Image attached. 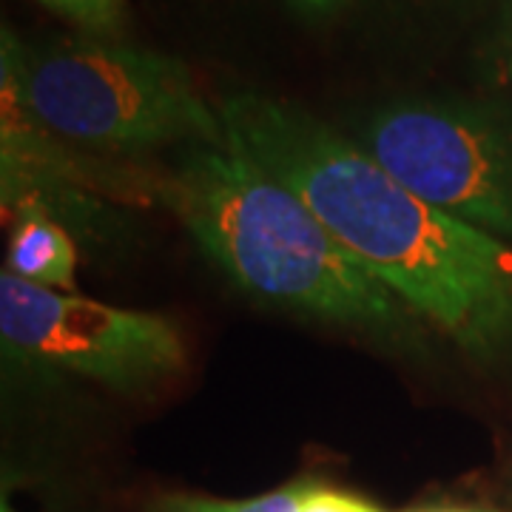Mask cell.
<instances>
[{"instance_id": "52a82bcc", "label": "cell", "mask_w": 512, "mask_h": 512, "mask_svg": "<svg viewBox=\"0 0 512 512\" xmlns=\"http://www.w3.org/2000/svg\"><path fill=\"white\" fill-rule=\"evenodd\" d=\"M308 481L291 487H279L274 493L225 501V498H202V495H165L157 501V512H299L302 493Z\"/></svg>"}, {"instance_id": "8992f818", "label": "cell", "mask_w": 512, "mask_h": 512, "mask_svg": "<svg viewBox=\"0 0 512 512\" xmlns=\"http://www.w3.org/2000/svg\"><path fill=\"white\" fill-rule=\"evenodd\" d=\"M74 251L72 237L63 231V225L49 217V208L37 200H26L18 205V222L9 242V268L20 279L63 291L74 285Z\"/></svg>"}, {"instance_id": "277c9868", "label": "cell", "mask_w": 512, "mask_h": 512, "mask_svg": "<svg viewBox=\"0 0 512 512\" xmlns=\"http://www.w3.org/2000/svg\"><path fill=\"white\" fill-rule=\"evenodd\" d=\"M421 200L498 239H512V123L464 100H396L356 140Z\"/></svg>"}, {"instance_id": "6da1fadb", "label": "cell", "mask_w": 512, "mask_h": 512, "mask_svg": "<svg viewBox=\"0 0 512 512\" xmlns=\"http://www.w3.org/2000/svg\"><path fill=\"white\" fill-rule=\"evenodd\" d=\"M228 140L296 191L339 245L476 359L512 345V248L424 202L365 148L268 94L220 103Z\"/></svg>"}, {"instance_id": "5b68a950", "label": "cell", "mask_w": 512, "mask_h": 512, "mask_svg": "<svg viewBox=\"0 0 512 512\" xmlns=\"http://www.w3.org/2000/svg\"><path fill=\"white\" fill-rule=\"evenodd\" d=\"M0 330L18 350L120 390L163 382L185 367L183 336L160 313L40 288L12 271L0 274Z\"/></svg>"}, {"instance_id": "7c38bea8", "label": "cell", "mask_w": 512, "mask_h": 512, "mask_svg": "<svg viewBox=\"0 0 512 512\" xmlns=\"http://www.w3.org/2000/svg\"><path fill=\"white\" fill-rule=\"evenodd\" d=\"M421 512H481V510H421Z\"/></svg>"}, {"instance_id": "30bf717a", "label": "cell", "mask_w": 512, "mask_h": 512, "mask_svg": "<svg viewBox=\"0 0 512 512\" xmlns=\"http://www.w3.org/2000/svg\"><path fill=\"white\" fill-rule=\"evenodd\" d=\"M296 3H302V6H308V9H330L336 0H296Z\"/></svg>"}, {"instance_id": "9c48e42d", "label": "cell", "mask_w": 512, "mask_h": 512, "mask_svg": "<svg viewBox=\"0 0 512 512\" xmlns=\"http://www.w3.org/2000/svg\"><path fill=\"white\" fill-rule=\"evenodd\" d=\"M299 512H382L376 504H370L359 495L345 493V490H333L325 484H305V493H302V504Z\"/></svg>"}, {"instance_id": "7a4b0ae2", "label": "cell", "mask_w": 512, "mask_h": 512, "mask_svg": "<svg viewBox=\"0 0 512 512\" xmlns=\"http://www.w3.org/2000/svg\"><path fill=\"white\" fill-rule=\"evenodd\" d=\"M163 197L211 262L256 299L384 339L410 330L413 311L402 299L367 274L296 191L231 140L188 148Z\"/></svg>"}, {"instance_id": "8fae6325", "label": "cell", "mask_w": 512, "mask_h": 512, "mask_svg": "<svg viewBox=\"0 0 512 512\" xmlns=\"http://www.w3.org/2000/svg\"><path fill=\"white\" fill-rule=\"evenodd\" d=\"M396 3H410V6H427V3H447V0H396Z\"/></svg>"}, {"instance_id": "ba28073f", "label": "cell", "mask_w": 512, "mask_h": 512, "mask_svg": "<svg viewBox=\"0 0 512 512\" xmlns=\"http://www.w3.org/2000/svg\"><path fill=\"white\" fill-rule=\"evenodd\" d=\"M52 12L83 26L94 37H114L126 23V0H40Z\"/></svg>"}, {"instance_id": "3957f363", "label": "cell", "mask_w": 512, "mask_h": 512, "mask_svg": "<svg viewBox=\"0 0 512 512\" xmlns=\"http://www.w3.org/2000/svg\"><path fill=\"white\" fill-rule=\"evenodd\" d=\"M20 80L37 120L77 146L126 154L228 146L220 109L177 57L103 37H57L20 46Z\"/></svg>"}]
</instances>
